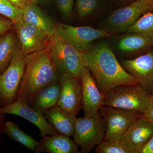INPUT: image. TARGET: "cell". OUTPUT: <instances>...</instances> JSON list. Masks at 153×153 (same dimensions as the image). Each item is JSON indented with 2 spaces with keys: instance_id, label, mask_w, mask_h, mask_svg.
<instances>
[{
  "instance_id": "obj_33",
  "label": "cell",
  "mask_w": 153,
  "mask_h": 153,
  "mask_svg": "<svg viewBox=\"0 0 153 153\" xmlns=\"http://www.w3.org/2000/svg\"><path fill=\"white\" fill-rule=\"evenodd\" d=\"M30 1L35 3L37 4H46L49 2V0H30Z\"/></svg>"
},
{
  "instance_id": "obj_1",
  "label": "cell",
  "mask_w": 153,
  "mask_h": 153,
  "mask_svg": "<svg viewBox=\"0 0 153 153\" xmlns=\"http://www.w3.org/2000/svg\"><path fill=\"white\" fill-rule=\"evenodd\" d=\"M84 61L103 95L119 85L138 84L118 62L108 43L92 45L84 52Z\"/></svg>"
},
{
  "instance_id": "obj_2",
  "label": "cell",
  "mask_w": 153,
  "mask_h": 153,
  "mask_svg": "<svg viewBox=\"0 0 153 153\" xmlns=\"http://www.w3.org/2000/svg\"><path fill=\"white\" fill-rule=\"evenodd\" d=\"M60 74L47 49L26 55L16 100L29 102L43 88L58 81Z\"/></svg>"
},
{
  "instance_id": "obj_13",
  "label": "cell",
  "mask_w": 153,
  "mask_h": 153,
  "mask_svg": "<svg viewBox=\"0 0 153 153\" xmlns=\"http://www.w3.org/2000/svg\"><path fill=\"white\" fill-rule=\"evenodd\" d=\"M60 94L57 106L77 115L82 106L81 81L70 74H60L59 79Z\"/></svg>"
},
{
  "instance_id": "obj_35",
  "label": "cell",
  "mask_w": 153,
  "mask_h": 153,
  "mask_svg": "<svg viewBox=\"0 0 153 153\" xmlns=\"http://www.w3.org/2000/svg\"><path fill=\"white\" fill-rule=\"evenodd\" d=\"M2 103H1V99H0V107H1V106H2Z\"/></svg>"
},
{
  "instance_id": "obj_31",
  "label": "cell",
  "mask_w": 153,
  "mask_h": 153,
  "mask_svg": "<svg viewBox=\"0 0 153 153\" xmlns=\"http://www.w3.org/2000/svg\"><path fill=\"white\" fill-rule=\"evenodd\" d=\"M15 7L23 11L30 1V0H7Z\"/></svg>"
},
{
  "instance_id": "obj_14",
  "label": "cell",
  "mask_w": 153,
  "mask_h": 153,
  "mask_svg": "<svg viewBox=\"0 0 153 153\" xmlns=\"http://www.w3.org/2000/svg\"><path fill=\"white\" fill-rule=\"evenodd\" d=\"M82 85V107L84 117L97 116L103 106L105 95L99 89L89 69L84 66L80 75Z\"/></svg>"
},
{
  "instance_id": "obj_21",
  "label": "cell",
  "mask_w": 153,
  "mask_h": 153,
  "mask_svg": "<svg viewBox=\"0 0 153 153\" xmlns=\"http://www.w3.org/2000/svg\"><path fill=\"white\" fill-rule=\"evenodd\" d=\"M20 51L19 39L13 28L0 36V74L5 70Z\"/></svg>"
},
{
  "instance_id": "obj_7",
  "label": "cell",
  "mask_w": 153,
  "mask_h": 153,
  "mask_svg": "<svg viewBox=\"0 0 153 153\" xmlns=\"http://www.w3.org/2000/svg\"><path fill=\"white\" fill-rule=\"evenodd\" d=\"M55 28L60 37L83 53L90 49L94 41L114 35L102 28L97 29L90 26L74 27L60 22L55 23Z\"/></svg>"
},
{
  "instance_id": "obj_16",
  "label": "cell",
  "mask_w": 153,
  "mask_h": 153,
  "mask_svg": "<svg viewBox=\"0 0 153 153\" xmlns=\"http://www.w3.org/2000/svg\"><path fill=\"white\" fill-rule=\"evenodd\" d=\"M120 36L117 43V48L123 54L141 55L153 46V41L147 36L135 33L126 32Z\"/></svg>"
},
{
  "instance_id": "obj_10",
  "label": "cell",
  "mask_w": 153,
  "mask_h": 153,
  "mask_svg": "<svg viewBox=\"0 0 153 153\" xmlns=\"http://www.w3.org/2000/svg\"><path fill=\"white\" fill-rule=\"evenodd\" d=\"M120 64L137 83L151 94L153 91V46L135 58L122 60Z\"/></svg>"
},
{
  "instance_id": "obj_11",
  "label": "cell",
  "mask_w": 153,
  "mask_h": 153,
  "mask_svg": "<svg viewBox=\"0 0 153 153\" xmlns=\"http://www.w3.org/2000/svg\"><path fill=\"white\" fill-rule=\"evenodd\" d=\"M0 112L15 115L30 122L39 129L41 137L58 134L49 124L44 114L30 106L27 102L16 100L10 104L1 106Z\"/></svg>"
},
{
  "instance_id": "obj_5",
  "label": "cell",
  "mask_w": 153,
  "mask_h": 153,
  "mask_svg": "<svg viewBox=\"0 0 153 153\" xmlns=\"http://www.w3.org/2000/svg\"><path fill=\"white\" fill-rule=\"evenodd\" d=\"M153 11V0H135L113 11L102 24V28L114 35L125 33L142 16Z\"/></svg>"
},
{
  "instance_id": "obj_37",
  "label": "cell",
  "mask_w": 153,
  "mask_h": 153,
  "mask_svg": "<svg viewBox=\"0 0 153 153\" xmlns=\"http://www.w3.org/2000/svg\"></svg>"
},
{
  "instance_id": "obj_23",
  "label": "cell",
  "mask_w": 153,
  "mask_h": 153,
  "mask_svg": "<svg viewBox=\"0 0 153 153\" xmlns=\"http://www.w3.org/2000/svg\"><path fill=\"white\" fill-rule=\"evenodd\" d=\"M126 32L140 33L153 41V11L143 15Z\"/></svg>"
},
{
  "instance_id": "obj_36",
  "label": "cell",
  "mask_w": 153,
  "mask_h": 153,
  "mask_svg": "<svg viewBox=\"0 0 153 153\" xmlns=\"http://www.w3.org/2000/svg\"><path fill=\"white\" fill-rule=\"evenodd\" d=\"M135 1V0H129L130 1V2H131L133 1Z\"/></svg>"
},
{
  "instance_id": "obj_20",
  "label": "cell",
  "mask_w": 153,
  "mask_h": 153,
  "mask_svg": "<svg viewBox=\"0 0 153 153\" xmlns=\"http://www.w3.org/2000/svg\"><path fill=\"white\" fill-rule=\"evenodd\" d=\"M59 80L43 88L29 102L30 105L42 113L57 106L60 94Z\"/></svg>"
},
{
  "instance_id": "obj_17",
  "label": "cell",
  "mask_w": 153,
  "mask_h": 153,
  "mask_svg": "<svg viewBox=\"0 0 153 153\" xmlns=\"http://www.w3.org/2000/svg\"><path fill=\"white\" fill-rule=\"evenodd\" d=\"M22 20L47 34L49 37L56 32L55 23L38 5L30 1L23 10Z\"/></svg>"
},
{
  "instance_id": "obj_29",
  "label": "cell",
  "mask_w": 153,
  "mask_h": 153,
  "mask_svg": "<svg viewBox=\"0 0 153 153\" xmlns=\"http://www.w3.org/2000/svg\"><path fill=\"white\" fill-rule=\"evenodd\" d=\"M141 116L153 122V91L151 94L150 101L147 109Z\"/></svg>"
},
{
  "instance_id": "obj_32",
  "label": "cell",
  "mask_w": 153,
  "mask_h": 153,
  "mask_svg": "<svg viewBox=\"0 0 153 153\" xmlns=\"http://www.w3.org/2000/svg\"><path fill=\"white\" fill-rule=\"evenodd\" d=\"M5 114L0 112V136L2 132H3V127L4 125Z\"/></svg>"
},
{
  "instance_id": "obj_18",
  "label": "cell",
  "mask_w": 153,
  "mask_h": 153,
  "mask_svg": "<svg viewBox=\"0 0 153 153\" xmlns=\"http://www.w3.org/2000/svg\"><path fill=\"white\" fill-rule=\"evenodd\" d=\"M44 114L49 124L58 134L69 137L73 136L76 119L75 115L58 106Z\"/></svg>"
},
{
  "instance_id": "obj_28",
  "label": "cell",
  "mask_w": 153,
  "mask_h": 153,
  "mask_svg": "<svg viewBox=\"0 0 153 153\" xmlns=\"http://www.w3.org/2000/svg\"><path fill=\"white\" fill-rule=\"evenodd\" d=\"M13 24L10 19L0 14V36L12 29Z\"/></svg>"
},
{
  "instance_id": "obj_27",
  "label": "cell",
  "mask_w": 153,
  "mask_h": 153,
  "mask_svg": "<svg viewBox=\"0 0 153 153\" xmlns=\"http://www.w3.org/2000/svg\"><path fill=\"white\" fill-rule=\"evenodd\" d=\"M57 8L64 18L68 19L72 16L74 0H55Z\"/></svg>"
},
{
  "instance_id": "obj_26",
  "label": "cell",
  "mask_w": 153,
  "mask_h": 153,
  "mask_svg": "<svg viewBox=\"0 0 153 153\" xmlns=\"http://www.w3.org/2000/svg\"><path fill=\"white\" fill-rule=\"evenodd\" d=\"M0 14L8 18L13 23L23 18V11L15 7L7 0H0Z\"/></svg>"
},
{
  "instance_id": "obj_4",
  "label": "cell",
  "mask_w": 153,
  "mask_h": 153,
  "mask_svg": "<svg viewBox=\"0 0 153 153\" xmlns=\"http://www.w3.org/2000/svg\"><path fill=\"white\" fill-rule=\"evenodd\" d=\"M151 94L138 84L119 85L105 95L103 105L138 111L147 109Z\"/></svg>"
},
{
  "instance_id": "obj_34",
  "label": "cell",
  "mask_w": 153,
  "mask_h": 153,
  "mask_svg": "<svg viewBox=\"0 0 153 153\" xmlns=\"http://www.w3.org/2000/svg\"><path fill=\"white\" fill-rule=\"evenodd\" d=\"M117 1H129V0H115Z\"/></svg>"
},
{
  "instance_id": "obj_30",
  "label": "cell",
  "mask_w": 153,
  "mask_h": 153,
  "mask_svg": "<svg viewBox=\"0 0 153 153\" xmlns=\"http://www.w3.org/2000/svg\"><path fill=\"white\" fill-rule=\"evenodd\" d=\"M136 153H153V134L146 143L137 151Z\"/></svg>"
},
{
  "instance_id": "obj_19",
  "label": "cell",
  "mask_w": 153,
  "mask_h": 153,
  "mask_svg": "<svg viewBox=\"0 0 153 153\" xmlns=\"http://www.w3.org/2000/svg\"><path fill=\"white\" fill-rule=\"evenodd\" d=\"M36 153H78V146L69 137L57 134L43 137L36 149Z\"/></svg>"
},
{
  "instance_id": "obj_9",
  "label": "cell",
  "mask_w": 153,
  "mask_h": 153,
  "mask_svg": "<svg viewBox=\"0 0 153 153\" xmlns=\"http://www.w3.org/2000/svg\"><path fill=\"white\" fill-rule=\"evenodd\" d=\"M100 113L106 125L104 141L120 139L133 122L141 115L138 111L105 105L102 107Z\"/></svg>"
},
{
  "instance_id": "obj_3",
  "label": "cell",
  "mask_w": 153,
  "mask_h": 153,
  "mask_svg": "<svg viewBox=\"0 0 153 153\" xmlns=\"http://www.w3.org/2000/svg\"><path fill=\"white\" fill-rule=\"evenodd\" d=\"M60 74L66 73L80 80L84 66V53L80 52L55 32L47 48Z\"/></svg>"
},
{
  "instance_id": "obj_25",
  "label": "cell",
  "mask_w": 153,
  "mask_h": 153,
  "mask_svg": "<svg viewBox=\"0 0 153 153\" xmlns=\"http://www.w3.org/2000/svg\"><path fill=\"white\" fill-rule=\"evenodd\" d=\"M97 153H131L120 139L102 141L96 148Z\"/></svg>"
},
{
  "instance_id": "obj_15",
  "label": "cell",
  "mask_w": 153,
  "mask_h": 153,
  "mask_svg": "<svg viewBox=\"0 0 153 153\" xmlns=\"http://www.w3.org/2000/svg\"><path fill=\"white\" fill-rule=\"evenodd\" d=\"M153 134V122L141 116L137 118L120 138L131 153H136Z\"/></svg>"
},
{
  "instance_id": "obj_6",
  "label": "cell",
  "mask_w": 153,
  "mask_h": 153,
  "mask_svg": "<svg viewBox=\"0 0 153 153\" xmlns=\"http://www.w3.org/2000/svg\"><path fill=\"white\" fill-rule=\"evenodd\" d=\"M106 125L100 113L97 116L76 118L73 136L82 153H90L103 141Z\"/></svg>"
},
{
  "instance_id": "obj_12",
  "label": "cell",
  "mask_w": 153,
  "mask_h": 153,
  "mask_svg": "<svg viewBox=\"0 0 153 153\" xmlns=\"http://www.w3.org/2000/svg\"><path fill=\"white\" fill-rule=\"evenodd\" d=\"M21 50L27 55L46 49L50 37L44 32L23 20L13 23Z\"/></svg>"
},
{
  "instance_id": "obj_24",
  "label": "cell",
  "mask_w": 153,
  "mask_h": 153,
  "mask_svg": "<svg viewBox=\"0 0 153 153\" xmlns=\"http://www.w3.org/2000/svg\"><path fill=\"white\" fill-rule=\"evenodd\" d=\"M75 8L81 19L90 16L100 7L102 0H75Z\"/></svg>"
},
{
  "instance_id": "obj_8",
  "label": "cell",
  "mask_w": 153,
  "mask_h": 153,
  "mask_svg": "<svg viewBox=\"0 0 153 153\" xmlns=\"http://www.w3.org/2000/svg\"><path fill=\"white\" fill-rule=\"evenodd\" d=\"M25 66L26 55L21 50L13 58L5 70L0 74V99L2 105L10 104L16 100Z\"/></svg>"
},
{
  "instance_id": "obj_22",
  "label": "cell",
  "mask_w": 153,
  "mask_h": 153,
  "mask_svg": "<svg viewBox=\"0 0 153 153\" xmlns=\"http://www.w3.org/2000/svg\"><path fill=\"white\" fill-rule=\"evenodd\" d=\"M3 132L11 140L19 143L30 151L36 152L39 142L19 128L17 124L12 121L5 123Z\"/></svg>"
}]
</instances>
